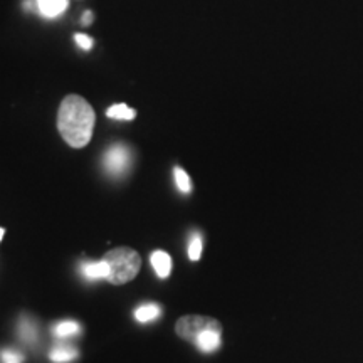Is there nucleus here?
<instances>
[{"mask_svg": "<svg viewBox=\"0 0 363 363\" xmlns=\"http://www.w3.org/2000/svg\"><path fill=\"white\" fill-rule=\"evenodd\" d=\"M78 333L79 325L76 323V321H61V323L56 325V328H54V335H56L57 338H69Z\"/></svg>", "mask_w": 363, "mask_h": 363, "instance_id": "13", "label": "nucleus"}, {"mask_svg": "<svg viewBox=\"0 0 363 363\" xmlns=\"http://www.w3.org/2000/svg\"><path fill=\"white\" fill-rule=\"evenodd\" d=\"M94 115L93 106L79 94H67L57 111V130L65 142L72 148H84L93 136Z\"/></svg>", "mask_w": 363, "mask_h": 363, "instance_id": "1", "label": "nucleus"}, {"mask_svg": "<svg viewBox=\"0 0 363 363\" xmlns=\"http://www.w3.org/2000/svg\"><path fill=\"white\" fill-rule=\"evenodd\" d=\"M202 254V235L199 233H194L189 242V257L190 261H199Z\"/></svg>", "mask_w": 363, "mask_h": 363, "instance_id": "15", "label": "nucleus"}, {"mask_svg": "<svg viewBox=\"0 0 363 363\" xmlns=\"http://www.w3.org/2000/svg\"><path fill=\"white\" fill-rule=\"evenodd\" d=\"M93 22V12H86L83 17V24H91Z\"/></svg>", "mask_w": 363, "mask_h": 363, "instance_id": "18", "label": "nucleus"}, {"mask_svg": "<svg viewBox=\"0 0 363 363\" xmlns=\"http://www.w3.org/2000/svg\"><path fill=\"white\" fill-rule=\"evenodd\" d=\"M19 337L24 343H34L38 338V331H35V325L29 318H22L19 321Z\"/></svg>", "mask_w": 363, "mask_h": 363, "instance_id": "11", "label": "nucleus"}, {"mask_svg": "<svg viewBox=\"0 0 363 363\" xmlns=\"http://www.w3.org/2000/svg\"><path fill=\"white\" fill-rule=\"evenodd\" d=\"M76 43H78L81 48L86 49V51H89L91 48H93V39L89 38V35H84V34H76L74 35Z\"/></svg>", "mask_w": 363, "mask_h": 363, "instance_id": "17", "label": "nucleus"}, {"mask_svg": "<svg viewBox=\"0 0 363 363\" xmlns=\"http://www.w3.org/2000/svg\"><path fill=\"white\" fill-rule=\"evenodd\" d=\"M106 116L115 118V120H133L136 116V111L131 110L126 104H115V106L108 108Z\"/></svg>", "mask_w": 363, "mask_h": 363, "instance_id": "12", "label": "nucleus"}, {"mask_svg": "<svg viewBox=\"0 0 363 363\" xmlns=\"http://www.w3.org/2000/svg\"><path fill=\"white\" fill-rule=\"evenodd\" d=\"M49 358H51V362L54 363H69L74 360V358H78V350L69 347H56L52 348L51 353H49Z\"/></svg>", "mask_w": 363, "mask_h": 363, "instance_id": "10", "label": "nucleus"}, {"mask_svg": "<svg viewBox=\"0 0 363 363\" xmlns=\"http://www.w3.org/2000/svg\"><path fill=\"white\" fill-rule=\"evenodd\" d=\"M103 259L110 266V274L106 279L115 286L128 283L138 274L140 267H142V257L130 247L111 249L104 254Z\"/></svg>", "mask_w": 363, "mask_h": 363, "instance_id": "2", "label": "nucleus"}, {"mask_svg": "<svg viewBox=\"0 0 363 363\" xmlns=\"http://www.w3.org/2000/svg\"><path fill=\"white\" fill-rule=\"evenodd\" d=\"M24 362V357L21 353L13 350H4L2 352V363H22Z\"/></svg>", "mask_w": 363, "mask_h": 363, "instance_id": "16", "label": "nucleus"}, {"mask_svg": "<svg viewBox=\"0 0 363 363\" xmlns=\"http://www.w3.org/2000/svg\"><path fill=\"white\" fill-rule=\"evenodd\" d=\"M208 330H217L222 331V325L214 318L201 316V315H187L182 316L175 325V331L180 338L187 340V342H195L199 338V335H202L203 331Z\"/></svg>", "mask_w": 363, "mask_h": 363, "instance_id": "3", "label": "nucleus"}, {"mask_svg": "<svg viewBox=\"0 0 363 363\" xmlns=\"http://www.w3.org/2000/svg\"><path fill=\"white\" fill-rule=\"evenodd\" d=\"M174 179H175V184H177V187H179L180 192L189 194L190 190H192V182H190L187 172H185L184 169H180V167H175V169H174Z\"/></svg>", "mask_w": 363, "mask_h": 363, "instance_id": "14", "label": "nucleus"}, {"mask_svg": "<svg viewBox=\"0 0 363 363\" xmlns=\"http://www.w3.org/2000/svg\"><path fill=\"white\" fill-rule=\"evenodd\" d=\"M152 266L158 278H169L172 271V257L165 251H155L152 254Z\"/></svg>", "mask_w": 363, "mask_h": 363, "instance_id": "7", "label": "nucleus"}, {"mask_svg": "<svg viewBox=\"0 0 363 363\" xmlns=\"http://www.w3.org/2000/svg\"><path fill=\"white\" fill-rule=\"evenodd\" d=\"M103 169L111 177H123L130 169V150L123 145H115L104 153Z\"/></svg>", "mask_w": 363, "mask_h": 363, "instance_id": "4", "label": "nucleus"}, {"mask_svg": "<svg viewBox=\"0 0 363 363\" xmlns=\"http://www.w3.org/2000/svg\"><path fill=\"white\" fill-rule=\"evenodd\" d=\"M220 333L222 331L217 330H208L203 331L202 335H199V338L195 340V345L202 353H214L220 348Z\"/></svg>", "mask_w": 363, "mask_h": 363, "instance_id": "5", "label": "nucleus"}, {"mask_svg": "<svg viewBox=\"0 0 363 363\" xmlns=\"http://www.w3.org/2000/svg\"><path fill=\"white\" fill-rule=\"evenodd\" d=\"M158 316H160V306L155 305V303H147V305L136 308L135 311V318L140 323H148V321H153Z\"/></svg>", "mask_w": 363, "mask_h": 363, "instance_id": "9", "label": "nucleus"}, {"mask_svg": "<svg viewBox=\"0 0 363 363\" xmlns=\"http://www.w3.org/2000/svg\"><path fill=\"white\" fill-rule=\"evenodd\" d=\"M67 0H38V7L44 17H56L67 9Z\"/></svg>", "mask_w": 363, "mask_h": 363, "instance_id": "8", "label": "nucleus"}, {"mask_svg": "<svg viewBox=\"0 0 363 363\" xmlns=\"http://www.w3.org/2000/svg\"><path fill=\"white\" fill-rule=\"evenodd\" d=\"M79 269L84 274V278L91 281L108 278V274H110V266H108V262L104 259L83 262V264L79 266Z\"/></svg>", "mask_w": 363, "mask_h": 363, "instance_id": "6", "label": "nucleus"}]
</instances>
